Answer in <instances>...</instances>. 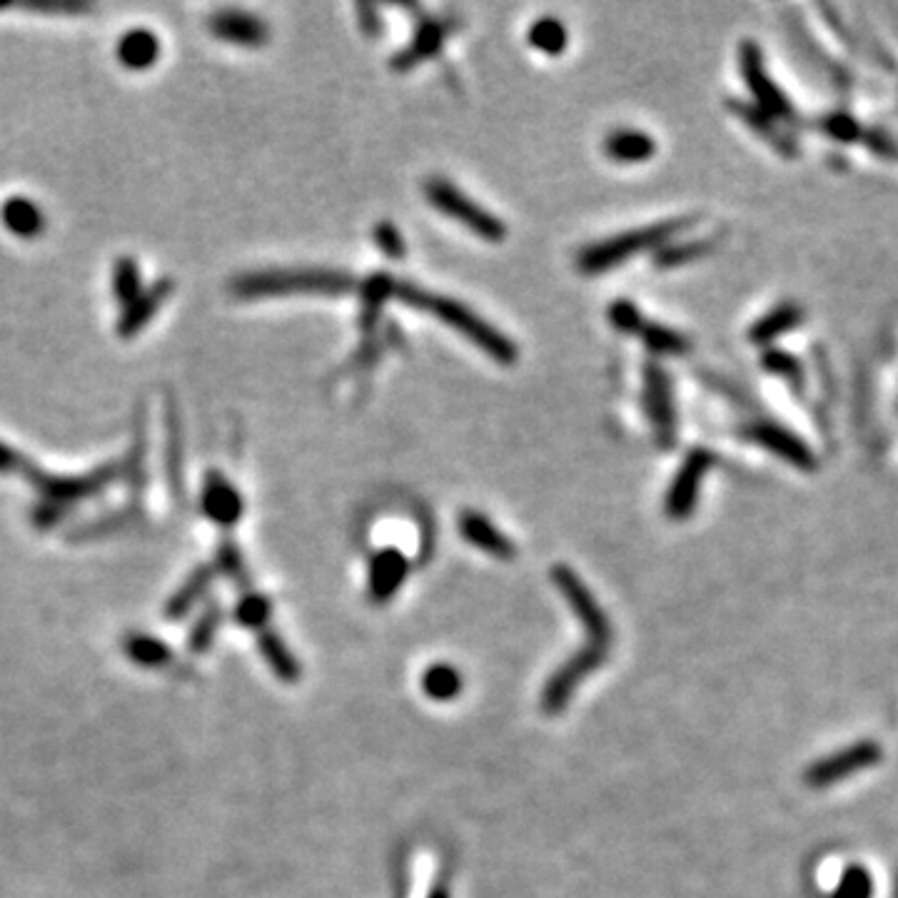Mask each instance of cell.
Segmentation results:
<instances>
[{
  "mask_svg": "<svg viewBox=\"0 0 898 898\" xmlns=\"http://www.w3.org/2000/svg\"><path fill=\"white\" fill-rule=\"evenodd\" d=\"M355 288V278L327 267H272L245 272L230 282L238 300H260L278 295H344Z\"/></svg>",
  "mask_w": 898,
  "mask_h": 898,
  "instance_id": "6da1fadb",
  "label": "cell"
},
{
  "mask_svg": "<svg viewBox=\"0 0 898 898\" xmlns=\"http://www.w3.org/2000/svg\"><path fill=\"white\" fill-rule=\"evenodd\" d=\"M395 292L400 295L404 305L427 310V313L442 319L447 327H452L454 332L468 337L472 344L485 350L492 360L499 362V365H514L517 362V355H520L517 344L509 340L507 335L499 332L497 327L485 323L477 313H472L468 305H462V302L445 295H432V292L414 288V284H397Z\"/></svg>",
  "mask_w": 898,
  "mask_h": 898,
  "instance_id": "7a4b0ae2",
  "label": "cell"
},
{
  "mask_svg": "<svg viewBox=\"0 0 898 898\" xmlns=\"http://www.w3.org/2000/svg\"><path fill=\"white\" fill-rule=\"evenodd\" d=\"M19 474L38 492V502L58 505L71 512L81 502L106 495L112 485L125 482V462L116 460L83 474H50L33 464L28 457H23Z\"/></svg>",
  "mask_w": 898,
  "mask_h": 898,
  "instance_id": "3957f363",
  "label": "cell"
},
{
  "mask_svg": "<svg viewBox=\"0 0 898 898\" xmlns=\"http://www.w3.org/2000/svg\"><path fill=\"white\" fill-rule=\"evenodd\" d=\"M692 222L694 218L656 222V225H646V228L627 230V232H621V235L604 240V243H594L577 255V270H582L584 275L607 272L611 270V267L627 263L629 257L646 253V250H652V247H662V245L671 243V240L677 238L681 230H687Z\"/></svg>",
  "mask_w": 898,
  "mask_h": 898,
  "instance_id": "277c9868",
  "label": "cell"
},
{
  "mask_svg": "<svg viewBox=\"0 0 898 898\" xmlns=\"http://www.w3.org/2000/svg\"><path fill=\"white\" fill-rule=\"evenodd\" d=\"M425 195L432 207H437L439 213H445L447 218H452L454 222H460L474 235L485 238L487 243H502L507 238L505 222L492 215L485 207L477 205L470 195H464L460 187H454L445 178H429L425 185Z\"/></svg>",
  "mask_w": 898,
  "mask_h": 898,
  "instance_id": "5b68a950",
  "label": "cell"
},
{
  "mask_svg": "<svg viewBox=\"0 0 898 898\" xmlns=\"http://www.w3.org/2000/svg\"><path fill=\"white\" fill-rule=\"evenodd\" d=\"M549 577L557 590L561 592V597H565L567 607L572 609V615L582 624L586 639H590V644L609 646L611 636H615V632H611V621L607 617V611L602 609V604L594 599L590 586L582 582V577L565 565L551 567Z\"/></svg>",
  "mask_w": 898,
  "mask_h": 898,
  "instance_id": "8992f818",
  "label": "cell"
},
{
  "mask_svg": "<svg viewBox=\"0 0 898 898\" xmlns=\"http://www.w3.org/2000/svg\"><path fill=\"white\" fill-rule=\"evenodd\" d=\"M609 646L599 644H586L580 652H574L569 659L561 664V667L551 674L547 679V684L542 689V712L555 716L567 709V704L572 702V696L577 692V687L590 677L592 671H597L604 662H607Z\"/></svg>",
  "mask_w": 898,
  "mask_h": 898,
  "instance_id": "52a82bcc",
  "label": "cell"
},
{
  "mask_svg": "<svg viewBox=\"0 0 898 898\" xmlns=\"http://www.w3.org/2000/svg\"><path fill=\"white\" fill-rule=\"evenodd\" d=\"M739 60H741V73H744L747 88L751 93V98H754V106L774 120L793 118V108H791L789 98H786V93L772 81V75H768L766 71L762 48H759L754 40H744L739 50Z\"/></svg>",
  "mask_w": 898,
  "mask_h": 898,
  "instance_id": "ba28073f",
  "label": "cell"
},
{
  "mask_svg": "<svg viewBox=\"0 0 898 898\" xmlns=\"http://www.w3.org/2000/svg\"><path fill=\"white\" fill-rule=\"evenodd\" d=\"M881 747L876 741H859V744H851L836 754L822 759V762L811 764L806 768V784L811 789H826V786H834L844 781L846 776L859 774L863 768H871L881 762Z\"/></svg>",
  "mask_w": 898,
  "mask_h": 898,
  "instance_id": "9c48e42d",
  "label": "cell"
},
{
  "mask_svg": "<svg viewBox=\"0 0 898 898\" xmlns=\"http://www.w3.org/2000/svg\"><path fill=\"white\" fill-rule=\"evenodd\" d=\"M644 410L650 414L656 442L669 449L677 437V410H674L671 379L667 369L656 362L644 369Z\"/></svg>",
  "mask_w": 898,
  "mask_h": 898,
  "instance_id": "30bf717a",
  "label": "cell"
},
{
  "mask_svg": "<svg viewBox=\"0 0 898 898\" xmlns=\"http://www.w3.org/2000/svg\"><path fill=\"white\" fill-rule=\"evenodd\" d=\"M712 464H714V454L709 452V449L699 447L687 454L684 464L679 468L677 477H674L671 487L667 492V502H664V509H667V514L671 517V520L681 522L694 512L699 489H702V482L706 477V472L712 470Z\"/></svg>",
  "mask_w": 898,
  "mask_h": 898,
  "instance_id": "8fae6325",
  "label": "cell"
},
{
  "mask_svg": "<svg viewBox=\"0 0 898 898\" xmlns=\"http://www.w3.org/2000/svg\"><path fill=\"white\" fill-rule=\"evenodd\" d=\"M747 437L751 442H756L759 447H764L766 452H772L776 457H781L784 462H789L791 468L797 470H816V454L804 439L799 435H793L789 427L776 425V422L759 420L754 425L747 427Z\"/></svg>",
  "mask_w": 898,
  "mask_h": 898,
  "instance_id": "7c38bea8",
  "label": "cell"
},
{
  "mask_svg": "<svg viewBox=\"0 0 898 898\" xmlns=\"http://www.w3.org/2000/svg\"><path fill=\"white\" fill-rule=\"evenodd\" d=\"M201 509L213 524L230 530V526H235L240 520H243L245 502H243V495L235 489V485H232L222 472L213 470V472H207L203 480Z\"/></svg>",
  "mask_w": 898,
  "mask_h": 898,
  "instance_id": "4fadbf2b",
  "label": "cell"
},
{
  "mask_svg": "<svg viewBox=\"0 0 898 898\" xmlns=\"http://www.w3.org/2000/svg\"><path fill=\"white\" fill-rule=\"evenodd\" d=\"M207 28H210L218 40L232 43V46L240 48H260L270 40L267 23L253 13L238 11V8H225V11L213 13L207 19Z\"/></svg>",
  "mask_w": 898,
  "mask_h": 898,
  "instance_id": "5bb4252c",
  "label": "cell"
},
{
  "mask_svg": "<svg viewBox=\"0 0 898 898\" xmlns=\"http://www.w3.org/2000/svg\"><path fill=\"white\" fill-rule=\"evenodd\" d=\"M172 290H175V282H172L170 278H160V280H155L150 288H143L141 295L128 302V305H123V313H120L118 317L116 332L123 337V340H131V337L145 330L150 319L158 315V310L166 305L168 298L172 295Z\"/></svg>",
  "mask_w": 898,
  "mask_h": 898,
  "instance_id": "9a60e30c",
  "label": "cell"
},
{
  "mask_svg": "<svg viewBox=\"0 0 898 898\" xmlns=\"http://www.w3.org/2000/svg\"><path fill=\"white\" fill-rule=\"evenodd\" d=\"M408 569L410 565L400 549L387 547L377 551L369 561V599L375 604L390 602L408 580Z\"/></svg>",
  "mask_w": 898,
  "mask_h": 898,
  "instance_id": "2e32d148",
  "label": "cell"
},
{
  "mask_svg": "<svg viewBox=\"0 0 898 898\" xmlns=\"http://www.w3.org/2000/svg\"><path fill=\"white\" fill-rule=\"evenodd\" d=\"M457 526H460L462 537L468 539L472 547L485 551V555L495 557L499 561H512L517 557L514 542L509 539L502 530H497V526L492 524L485 514L468 509V512L460 514V522H457Z\"/></svg>",
  "mask_w": 898,
  "mask_h": 898,
  "instance_id": "e0dca14e",
  "label": "cell"
},
{
  "mask_svg": "<svg viewBox=\"0 0 898 898\" xmlns=\"http://www.w3.org/2000/svg\"><path fill=\"white\" fill-rule=\"evenodd\" d=\"M168 445H166V470H168V487L175 497V502L185 505V445H183V425H180V414L175 400H168Z\"/></svg>",
  "mask_w": 898,
  "mask_h": 898,
  "instance_id": "ac0fdd59",
  "label": "cell"
},
{
  "mask_svg": "<svg viewBox=\"0 0 898 898\" xmlns=\"http://www.w3.org/2000/svg\"><path fill=\"white\" fill-rule=\"evenodd\" d=\"M162 53L160 38L148 28H133L128 31L123 38L118 40L116 56L118 63L128 68V71H148Z\"/></svg>",
  "mask_w": 898,
  "mask_h": 898,
  "instance_id": "d6986e66",
  "label": "cell"
},
{
  "mask_svg": "<svg viewBox=\"0 0 898 898\" xmlns=\"http://www.w3.org/2000/svg\"><path fill=\"white\" fill-rule=\"evenodd\" d=\"M0 222L5 225L8 232H13L15 238L23 240L38 238L46 230V215H43L40 207L31 197L23 195L8 197L3 207H0Z\"/></svg>",
  "mask_w": 898,
  "mask_h": 898,
  "instance_id": "ffe728a7",
  "label": "cell"
},
{
  "mask_svg": "<svg viewBox=\"0 0 898 898\" xmlns=\"http://www.w3.org/2000/svg\"><path fill=\"white\" fill-rule=\"evenodd\" d=\"M804 323V310H801L797 302H781L774 310L756 319L749 330V342L751 344H772L774 340H779L781 335L791 332L793 327H799Z\"/></svg>",
  "mask_w": 898,
  "mask_h": 898,
  "instance_id": "44dd1931",
  "label": "cell"
},
{
  "mask_svg": "<svg viewBox=\"0 0 898 898\" xmlns=\"http://www.w3.org/2000/svg\"><path fill=\"white\" fill-rule=\"evenodd\" d=\"M604 153L615 162H624V166H636V162H646L656 153V143L650 133L644 131H615L604 141Z\"/></svg>",
  "mask_w": 898,
  "mask_h": 898,
  "instance_id": "7402d4cb",
  "label": "cell"
},
{
  "mask_svg": "<svg viewBox=\"0 0 898 898\" xmlns=\"http://www.w3.org/2000/svg\"><path fill=\"white\" fill-rule=\"evenodd\" d=\"M257 646H260L267 667L272 669L275 677L284 681V684H295V681H300L302 677L300 662L295 659V654L288 650V644H284L278 634L270 632V629H263V632L257 634Z\"/></svg>",
  "mask_w": 898,
  "mask_h": 898,
  "instance_id": "603a6c76",
  "label": "cell"
},
{
  "mask_svg": "<svg viewBox=\"0 0 898 898\" xmlns=\"http://www.w3.org/2000/svg\"><path fill=\"white\" fill-rule=\"evenodd\" d=\"M215 580V572L213 567H197L193 574L187 577V580L180 584V590L172 594L168 607H166V617L170 621H178L183 619L190 609L195 607L197 602H203V597L207 592H210V584Z\"/></svg>",
  "mask_w": 898,
  "mask_h": 898,
  "instance_id": "cb8c5ba5",
  "label": "cell"
},
{
  "mask_svg": "<svg viewBox=\"0 0 898 898\" xmlns=\"http://www.w3.org/2000/svg\"><path fill=\"white\" fill-rule=\"evenodd\" d=\"M445 25L432 21L425 23L422 28L417 31V36L410 43L408 48L402 50L400 56H395L392 60V71H410V68L420 65L422 60H427L437 53L439 48H442V40H445Z\"/></svg>",
  "mask_w": 898,
  "mask_h": 898,
  "instance_id": "d4e9b609",
  "label": "cell"
},
{
  "mask_svg": "<svg viewBox=\"0 0 898 898\" xmlns=\"http://www.w3.org/2000/svg\"><path fill=\"white\" fill-rule=\"evenodd\" d=\"M729 110L737 112V116L744 120V125H749L756 135L766 137V141L772 143L776 150L789 153V155L793 153L791 145L786 143V137L781 135L779 128H776V120L768 118L766 112H762L756 106H751V102H744V100H729Z\"/></svg>",
  "mask_w": 898,
  "mask_h": 898,
  "instance_id": "484cf974",
  "label": "cell"
},
{
  "mask_svg": "<svg viewBox=\"0 0 898 898\" xmlns=\"http://www.w3.org/2000/svg\"><path fill=\"white\" fill-rule=\"evenodd\" d=\"M125 654L131 656L133 664H137V667H145V669H160V667H166V664H170L172 659L170 646L148 634L128 636Z\"/></svg>",
  "mask_w": 898,
  "mask_h": 898,
  "instance_id": "4316f807",
  "label": "cell"
},
{
  "mask_svg": "<svg viewBox=\"0 0 898 898\" xmlns=\"http://www.w3.org/2000/svg\"><path fill=\"white\" fill-rule=\"evenodd\" d=\"M462 674L454 667H449V664H435L422 677V689L435 702H452L457 694H462Z\"/></svg>",
  "mask_w": 898,
  "mask_h": 898,
  "instance_id": "83f0119b",
  "label": "cell"
},
{
  "mask_svg": "<svg viewBox=\"0 0 898 898\" xmlns=\"http://www.w3.org/2000/svg\"><path fill=\"white\" fill-rule=\"evenodd\" d=\"M395 290H397V282L385 272L373 275V278L365 282V288H362V313H360L362 327H365V330H369V327L377 323L379 310H383L387 298L395 295Z\"/></svg>",
  "mask_w": 898,
  "mask_h": 898,
  "instance_id": "f1b7e54d",
  "label": "cell"
},
{
  "mask_svg": "<svg viewBox=\"0 0 898 898\" xmlns=\"http://www.w3.org/2000/svg\"><path fill=\"white\" fill-rule=\"evenodd\" d=\"M112 295L120 302V305H128V302L135 300L143 292V270L133 257H118L116 265H112V280H110Z\"/></svg>",
  "mask_w": 898,
  "mask_h": 898,
  "instance_id": "f546056e",
  "label": "cell"
},
{
  "mask_svg": "<svg viewBox=\"0 0 898 898\" xmlns=\"http://www.w3.org/2000/svg\"><path fill=\"white\" fill-rule=\"evenodd\" d=\"M530 46L534 50H539L544 56H559L567 50V43H569V33L565 28V23L557 21V19H539L534 21V25L530 28Z\"/></svg>",
  "mask_w": 898,
  "mask_h": 898,
  "instance_id": "4dcf8cb0",
  "label": "cell"
},
{
  "mask_svg": "<svg viewBox=\"0 0 898 898\" xmlns=\"http://www.w3.org/2000/svg\"><path fill=\"white\" fill-rule=\"evenodd\" d=\"M642 340L646 348H650L654 355H684L692 348V342H689V337H684L677 330H671V327H664V325H650L644 323L642 330Z\"/></svg>",
  "mask_w": 898,
  "mask_h": 898,
  "instance_id": "1f68e13d",
  "label": "cell"
},
{
  "mask_svg": "<svg viewBox=\"0 0 898 898\" xmlns=\"http://www.w3.org/2000/svg\"><path fill=\"white\" fill-rule=\"evenodd\" d=\"M141 505H131L125 509H118V512H110L102 517V520H95L88 522L85 526H81L73 537H85V539H95V537H102V534H110V532H118V530H125V526H131L135 522H141Z\"/></svg>",
  "mask_w": 898,
  "mask_h": 898,
  "instance_id": "d6a6232c",
  "label": "cell"
},
{
  "mask_svg": "<svg viewBox=\"0 0 898 898\" xmlns=\"http://www.w3.org/2000/svg\"><path fill=\"white\" fill-rule=\"evenodd\" d=\"M712 247H714V240H684V243H667V245H662L654 263L656 267H679V265L699 260V257L709 253Z\"/></svg>",
  "mask_w": 898,
  "mask_h": 898,
  "instance_id": "836d02e7",
  "label": "cell"
},
{
  "mask_svg": "<svg viewBox=\"0 0 898 898\" xmlns=\"http://www.w3.org/2000/svg\"><path fill=\"white\" fill-rule=\"evenodd\" d=\"M270 615H272L270 599H267L265 594H257V592L245 594V597L240 599L238 607H235L238 624H243L247 629H260V632L267 627V619H270Z\"/></svg>",
  "mask_w": 898,
  "mask_h": 898,
  "instance_id": "e575fe53",
  "label": "cell"
},
{
  "mask_svg": "<svg viewBox=\"0 0 898 898\" xmlns=\"http://www.w3.org/2000/svg\"><path fill=\"white\" fill-rule=\"evenodd\" d=\"M832 898H874V876L863 866H849L841 874Z\"/></svg>",
  "mask_w": 898,
  "mask_h": 898,
  "instance_id": "d590c367",
  "label": "cell"
},
{
  "mask_svg": "<svg viewBox=\"0 0 898 898\" xmlns=\"http://www.w3.org/2000/svg\"><path fill=\"white\" fill-rule=\"evenodd\" d=\"M215 567L220 569V572L228 577V580L238 582V584H247V567H245V559H243V551L235 542L225 539L220 542L218 551H215Z\"/></svg>",
  "mask_w": 898,
  "mask_h": 898,
  "instance_id": "8d00e7d4",
  "label": "cell"
},
{
  "mask_svg": "<svg viewBox=\"0 0 898 898\" xmlns=\"http://www.w3.org/2000/svg\"><path fill=\"white\" fill-rule=\"evenodd\" d=\"M822 131L839 143H861L863 128L849 112H828L822 118Z\"/></svg>",
  "mask_w": 898,
  "mask_h": 898,
  "instance_id": "74e56055",
  "label": "cell"
},
{
  "mask_svg": "<svg viewBox=\"0 0 898 898\" xmlns=\"http://www.w3.org/2000/svg\"><path fill=\"white\" fill-rule=\"evenodd\" d=\"M609 323L619 332L639 335V330L644 327V315L632 300H617L615 305L609 307Z\"/></svg>",
  "mask_w": 898,
  "mask_h": 898,
  "instance_id": "f35d334b",
  "label": "cell"
},
{
  "mask_svg": "<svg viewBox=\"0 0 898 898\" xmlns=\"http://www.w3.org/2000/svg\"><path fill=\"white\" fill-rule=\"evenodd\" d=\"M220 621H222V611L218 609V607H210L205 611V615L201 617V621H197V624L193 627V632H190V652H205L207 646L213 644V639H215V634H218V627H220Z\"/></svg>",
  "mask_w": 898,
  "mask_h": 898,
  "instance_id": "ab89813d",
  "label": "cell"
},
{
  "mask_svg": "<svg viewBox=\"0 0 898 898\" xmlns=\"http://www.w3.org/2000/svg\"><path fill=\"white\" fill-rule=\"evenodd\" d=\"M762 365H764L766 373L779 375L784 379H789V383H797V377L801 379L799 360L793 355H789V352H784V350H768L766 355L762 357Z\"/></svg>",
  "mask_w": 898,
  "mask_h": 898,
  "instance_id": "60d3db41",
  "label": "cell"
},
{
  "mask_svg": "<svg viewBox=\"0 0 898 898\" xmlns=\"http://www.w3.org/2000/svg\"><path fill=\"white\" fill-rule=\"evenodd\" d=\"M375 243L383 250L385 255L390 257H402L404 255V243L400 230L395 228L392 222H379L375 228Z\"/></svg>",
  "mask_w": 898,
  "mask_h": 898,
  "instance_id": "b9f144b4",
  "label": "cell"
},
{
  "mask_svg": "<svg viewBox=\"0 0 898 898\" xmlns=\"http://www.w3.org/2000/svg\"><path fill=\"white\" fill-rule=\"evenodd\" d=\"M25 11L36 13H85L90 11L88 3H71V0H60V3H23Z\"/></svg>",
  "mask_w": 898,
  "mask_h": 898,
  "instance_id": "7bdbcfd3",
  "label": "cell"
},
{
  "mask_svg": "<svg viewBox=\"0 0 898 898\" xmlns=\"http://www.w3.org/2000/svg\"><path fill=\"white\" fill-rule=\"evenodd\" d=\"M861 143L869 145V148L878 155H886V158H896L898 155V148L891 143V137L881 131H863Z\"/></svg>",
  "mask_w": 898,
  "mask_h": 898,
  "instance_id": "ee69618b",
  "label": "cell"
},
{
  "mask_svg": "<svg viewBox=\"0 0 898 898\" xmlns=\"http://www.w3.org/2000/svg\"><path fill=\"white\" fill-rule=\"evenodd\" d=\"M23 457L19 449H13L11 445L0 442V474H19Z\"/></svg>",
  "mask_w": 898,
  "mask_h": 898,
  "instance_id": "f6af8a7d",
  "label": "cell"
},
{
  "mask_svg": "<svg viewBox=\"0 0 898 898\" xmlns=\"http://www.w3.org/2000/svg\"><path fill=\"white\" fill-rule=\"evenodd\" d=\"M427 898H452L449 896V886H447V881H437L435 886H432V891H429V896Z\"/></svg>",
  "mask_w": 898,
  "mask_h": 898,
  "instance_id": "bcb514c9",
  "label": "cell"
},
{
  "mask_svg": "<svg viewBox=\"0 0 898 898\" xmlns=\"http://www.w3.org/2000/svg\"><path fill=\"white\" fill-rule=\"evenodd\" d=\"M896 898H898V881H896Z\"/></svg>",
  "mask_w": 898,
  "mask_h": 898,
  "instance_id": "7dc6e473",
  "label": "cell"
}]
</instances>
